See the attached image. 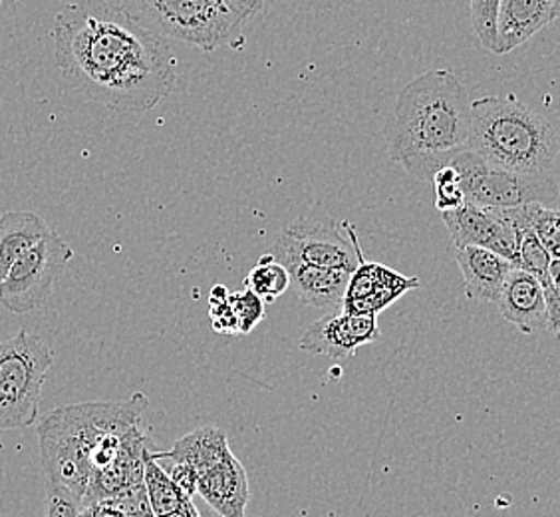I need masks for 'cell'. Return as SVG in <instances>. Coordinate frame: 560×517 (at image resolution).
<instances>
[{"label": "cell", "mask_w": 560, "mask_h": 517, "mask_svg": "<svg viewBox=\"0 0 560 517\" xmlns=\"http://www.w3.org/2000/svg\"><path fill=\"white\" fill-rule=\"evenodd\" d=\"M52 41L66 80L106 108L145 114L177 82V60L167 41L114 0L66 4L56 14Z\"/></svg>", "instance_id": "1"}, {"label": "cell", "mask_w": 560, "mask_h": 517, "mask_svg": "<svg viewBox=\"0 0 560 517\" xmlns=\"http://www.w3.org/2000/svg\"><path fill=\"white\" fill-rule=\"evenodd\" d=\"M469 131L471 100L452 70H430L401 88L384 128L389 158L421 182L467 150Z\"/></svg>", "instance_id": "2"}, {"label": "cell", "mask_w": 560, "mask_h": 517, "mask_svg": "<svg viewBox=\"0 0 560 517\" xmlns=\"http://www.w3.org/2000/svg\"><path fill=\"white\" fill-rule=\"evenodd\" d=\"M148 406L145 394L136 392L128 400L70 404L46 414L36 426L46 480L84 502L100 448L140 426Z\"/></svg>", "instance_id": "3"}, {"label": "cell", "mask_w": 560, "mask_h": 517, "mask_svg": "<svg viewBox=\"0 0 560 517\" xmlns=\"http://www.w3.org/2000/svg\"><path fill=\"white\" fill-rule=\"evenodd\" d=\"M467 150L511 172L550 173L560 138L547 116L517 100L483 96L471 102Z\"/></svg>", "instance_id": "4"}, {"label": "cell", "mask_w": 560, "mask_h": 517, "mask_svg": "<svg viewBox=\"0 0 560 517\" xmlns=\"http://www.w3.org/2000/svg\"><path fill=\"white\" fill-rule=\"evenodd\" d=\"M131 19L165 41L217 50L243 43L247 21L226 0H114Z\"/></svg>", "instance_id": "5"}, {"label": "cell", "mask_w": 560, "mask_h": 517, "mask_svg": "<svg viewBox=\"0 0 560 517\" xmlns=\"http://www.w3.org/2000/svg\"><path fill=\"white\" fill-rule=\"evenodd\" d=\"M55 365L52 348L38 334L21 331L0 343V428L33 426L48 370Z\"/></svg>", "instance_id": "6"}, {"label": "cell", "mask_w": 560, "mask_h": 517, "mask_svg": "<svg viewBox=\"0 0 560 517\" xmlns=\"http://www.w3.org/2000/svg\"><path fill=\"white\" fill-rule=\"evenodd\" d=\"M450 165L459 175L465 204L517 209L525 205L555 207L559 199V182L552 173L511 172L487 163L471 150L457 153Z\"/></svg>", "instance_id": "7"}, {"label": "cell", "mask_w": 560, "mask_h": 517, "mask_svg": "<svg viewBox=\"0 0 560 517\" xmlns=\"http://www.w3.org/2000/svg\"><path fill=\"white\" fill-rule=\"evenodd\" d=\"M348 238L338 231L335 221H318L301 217L284 227L277 239V258L284 267L289 265H313L323 269L354 273L360 257V245L354 227L345 221Z\"/></svg>", "instance_id": "8"}, {"label": "cell", "mask_w": 560, "mask_h": 517, "mask_svg": "<svg viewBox=\"0 0 560 517\" xmlns=\"http://www.w3.org/2000/svg\"><path fill=\"white\" fill-rule=\"evenodd\" d=\"M72 257V248L50 229L38 245L14 263L9 277L0 285V302L16 314L40 309Z\"/></svg>", "instance_id": "9"}, {"label": "cell", "mask_w": 560, "mask_h": 517, "mask_svg": "<svg viewBox=\"0 0 560 517\" xmlns=\"http://www.w3.org/2000/svg\"><path fill=\"white\" fill-rule=\"evenodd\" d=\"M455 249L481 248L517 265V227L509 209H489L465 204L442 214Z\"/></svg>", "instance_id": "10"}, {"label": "cell", "mask_w": 560, "mask_h": 517, "mask_svg": "<svg viewBox=\"0 0 560 517\" xmlns=\"http://www.w3.org/2000/svg\"><path fill=\"white\" fill-rule=\"evenodd\" d=\"M420 287L421 280L418 277H406L382 263L366 261L360 253L358 267L346 289L342 311L358 317H377L380 311L398 301L401 295Z\"/></svg>", "instance_id": "11"}, {"label": "cell", "mask_w": 560, "mask_h": 517, "mask_svg": "<svg viewBox=\"0 0 560 517\" xmlns=\"http://www.w3.org/2000/svg\"><path fill=\"white\" fill-rule=\"evenodd\" d=\"M380 341V326L376 317H358L345 311L324 314L306 329L299 341V348L326 355L336 360L354 358L358 348Z\"/></svg>", "instance_id": "12"}, {"label": "cell", "mask_w": 560, "mask_h": 517, "mask_svg": "<svg viewBox=\"0 0 560 517\" xmlns=\"http://www.w3.org/2000/svg\"><path fill=\"white\" fill-rule=\"evenodd\" d=\"M497 307L506 323L515 324L521 333L535 334L549 329L545 287L527 271L517 267L511 271Z\"/></svg>", "instance_id": "13"}, {"label": "cell", "mask_w": 560, "mask_h": 517, "mask_svg": "<svg viewBox=\"0 0 560 517\" xmlns=\"http://www.w3.org/2000/svg\"><path fill=\"white\" fill-rule=\"evenodd\" d=\"M197 494L221 517H247L248 478L235 453H226L199 474Z\"/></svg>", "instance_id": "14"}, {"label": "cell", "mask_w": 560, "mask_h": 517, "mask_svg": "<svg viewBox=\"0 0 560 517\" xmlns=\"http://www.w3.org/2000/svg\"><path fill=\"white\" fill-rule=\"evenodd\" d=\"M552 0H501L497 14L495 55H506L555 21Z\"/></svg>", "instance_id": "15"}, {"label": "cell", "mask_w": 560, "mask_h": 517, "mask_svg": "<svg viewBox=\"0 0 560 517\" xmlns=\"http://www.w3.org/2000/svg\"><path fill=\"white\" fill-rule=\"evenodd\" d=\"M455 261L464 275L469 299L497 302L515 265L509 258L481 248L455 249Z\"/></svg>", "instance_id": "16"}, {"label": "cell", "mask_w": 560, "mask_h": 517, "mask_svg": "<svg viewBox=\"0 0 560 517\" xmlns=\"http://www.w3.org/2000/svg\"><path fill=\"white\" fill-rule=\"evenodd\" d=\"M287 269L291 273V289L302 305L326 314L342 311L350 273L313 265H289Z\"/></svg>", "instance_id": "17"}, {"label": "cell", "mask_w": 560, "mask_h": 517, "mask_svg": "<svg viewBox=\"0 0 560 517\" xmlns=\"http://www.w3.org/2000/svg\"><path fill=\"white\" fill-rule=\"evenodd\" d=\"M50 227L34 211H9L0 216V285L9 277L14 263L38 245Z\"/></svg>", "instance_id": "18"}, {"label": "cell", "mask_w": 560, "mask_h": 517, "mask_svg": "<svg viewBox=\"0 0 560 517\" xmlns=\"http://www.w3.org/2000/svg\"><path fill=\"white\" fill-rule=\"evenodd\" d=\"M231 452L225 430L217 426H201L197 430L185 434L173 444L170 452H153L160 462H182L191 466L197 475L206 472L213 463L219 462Z\"/></svg>", "instance_id": "19"}, {"label": "cell", "mask_w": 560, "mask_h": 517, "mask_svg": "<svg viewBox=\"0 0 560 517\" xmlns=\"http://www.w3.org/2000/svg\"><path fill=\"white\" fill-rule=\"evenodd\" d=\"M143 485H145L151 512L155 517L167 516L184 506L187 499H191L175 485L170 474L165 472V468L158 462V458L148 448L143 452Z\"/></svg>", "instance_id": "20"}, {"label": "cell", "mask_w": 560, "mask_h": 517, "mask_svg": "<svg viewBox=\"0 0 560 517\" xmlns=\"http://www.w3.org/2000/svg\"><path fill=\"white\" fill-rule=\"evenodd\" d=\"M248 291L265 302H275L291 289V273L275 255H262L245 279Z\"/></svg>", "instance_id": "21"}, {"label": "cell", "mask_w": 560, "mask_h": 517, "mask_svg": "<svg viewBox=\"0 0 560 517\" xmlns=\"http://www.w3.org/2000/svg\"><path fill=\"white\" fill-rule=\"evenodd\" d=\"M528 223L535 229L552 258H560V209L528 205Z\"/></svg>", "instance_id": "22"}, {"label": "cell", "mask_w": 560, "mask_h": 517, "mask_svg": "<svg viewBox=\"0 0 560 517\" xmlns=\"http://www.w3.org/2000/svg\"><path fill=\"white\" fill-rule=\"evenodd\" d=\"M433 189H435V207L440 214H450L465 205L464 189L459 184V175L453 170L452 165L443 168L433 175L431 180Z\"/></svg>", "instance_id": "23"}, {"label": "cell", "mask_w": 560, "mask_h": 517, "mask_svg": "<svg viewBox=\"0 0 560 517\" xmlns=\"http://www.w3.org/2000/svg\"><path fill=\"white\" fill-rule=\"evenodd\" d=\"M501 0H471V24L479 43L495 53L497 14Z\"/></svg>", "instance_id": "24"}, {"label": "cell", "mask_w": 560, "mask_h": 517, "mask_svg": "<svg viewBox=\"0 0 560 517\" xmlns=\"http://www.w3.org/2000/svg\"><path fill=\"white\" fill-rule=\"evenodd\" d=\"M229 302L237 317L238 334L250 333L265 319V301L248 289L229 292Z\"/></svg>", "instance_id": "25"}, {"label": "cell", "mask_w": 560, "mask_h": 517, "mask_svg": "<svg viewBox=\"0 0 560 517\" xmlns=\"http://www.w3.org/2000/svg\"><path fill=\"white\" fill-rule=\"evenodd\" d=\"M82 506H84V502L74 496L72 492L48 482L44 517H78L82 512Z\"/></svg>", "instance_id": "26"}, {"label": "cell", "mask_w": 560, "mask_h": 517, "mask_svg": "<svg viewBox=\"0 0 560 517\" xmlns=\"http://www.w3.org/2000/svg\"><path fill=\"white\" fill-rule=\"evenodd\" d=\"M155 456V453H153ZM160 462V460H158ZM165 472L170 474L175 485L184 492L185 496L194 497L197 494V485H199V475L191 466L182 462H160Z\"/></svg>", "instance_id": "27"}, {"label": "cell", "mask_w": 560, "mask_h": 517, "mask_svg": "<svg viewBox=\"0 0 560 517\" xmlns=\"http://www.w3.org/2000/svg\"><path fill=\"white\" fill-rule=\"evenodd\" d=\"M211 321L217 333L238 334L237 317L233 313L229 297L225 301L211 302Z\"/></svg>", "instance_id": "28"}, {"label": "cell", "mask_w": 560, "mask_h": 517, "mask_svg": "<svg viewBox=\"0 0 560 517\" xmlns=\"http://www.w3.org/2000/svg\"><path fill=\"white\" fill-rule=\"evenodd\" d=\"M78 517H130L124 507L119 506L114 497L100 499L92 504H84Z\"/></svg>", "instance_id": "29"}, {"label": "cell", "mask_w": 560, "mask_h": 517, "mask_svg": "<svg viewBox=\"0 0 560 517\" xmlns=\"http://www.w3.org/2000/svg\"><path fill=\"white\" fill-rule=\"evenodd\" d=\"M547 309H549V331L560 341V291L555 287H545Z\"/></svg>", "instance_id": "30"}, {"label": "cell", "mask_w": 560, "mask_h": 517, "mask_svg": "<svg viewBox=\"0 0 560 517\" xmlns=\"http://www.w3.org/2000/svg\"><path fill=\"white\" fill-rule=\"evenodd\" d=\"M226 4L248 22L262 9L265 0H226Z\"/></svg>", "instance_id": "31"}, {"label": "cell", "mask_w": 560, "mask_h": 517, "mask_svg": "<svg viewBox=\"0 0 560 517\" xmlns=\"http://www.w3.org/2000/svg\"><path fill=\"white\" fill-rule=\"evenodd\" d=\"M163 517H201V514H199V509L195 507L194 502H191V499H187L184 506L179 507V509H175L172 514H167V516Z\"/></svg>", "instance_id": "32"}, {"label": "cell", "mask_w": 560, "mask_h": 517, "mask_svg": "<svg viewBox=\"0 0 560 517\" xmlns=\"http://www.w3.org/2000/svg\"><path fill=\"white\" fill-rule=\"evenodd\" d=\"M552 4H555V16L560 19V0H552Z\"/></svg>", "instance_id": "33"}, {"label": "cell", "mask_w": 560, "mask_h": 517, "mask_svg": "<svg viewBox=\"0 0 560 517\" xmlns=\"http://www.w3.org/2000/svg\"><path fill=\"white\" fill-rule=\"evenodd\" d=\"M2 432H4V430H2V428H0V438H2ZM0 444H2V440H0Z\"/></svg>", "instance_id": "34"}]
</instances>
